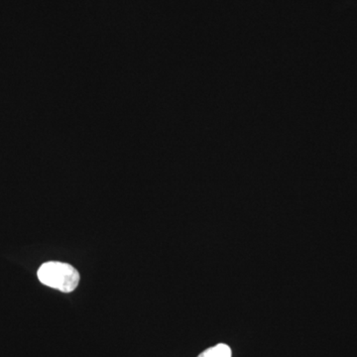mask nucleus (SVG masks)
Wrapping results in <instances>:
<instances>
[{
  "instance_id": "f03ea898",
  "label": "nucleus",
  "mask_w": 357,
  "mask_h": 357,
  "mask_svg": "<svg viewBox=\"0 0 357 357\" xmlns=\"http://www.w3.org/2000/svg\"><path fill=\"white\" fill-rule=\"evenodd\" d=\"M232 351L229 345L218 344L215 347H208L202 352L198 357H231Z\"/></svg>"
},
{
  "instance_id": "f257e3e1",
  "label": "nucleus",
  "mask_w": 357,
  "mask_h": 357,
  "mask_svg": "<svg viewBox=\"0 0 357 357\" xmlns=\"http://www.w3.org/2000/svg\"><path fill=\"white\" fill-rule=\"evenodd\" d=\"M37 275L42 284L63 293L73 292L79 283V273L76 268L64 262L44 263Z\"/></svg>"
}]
</instances>
